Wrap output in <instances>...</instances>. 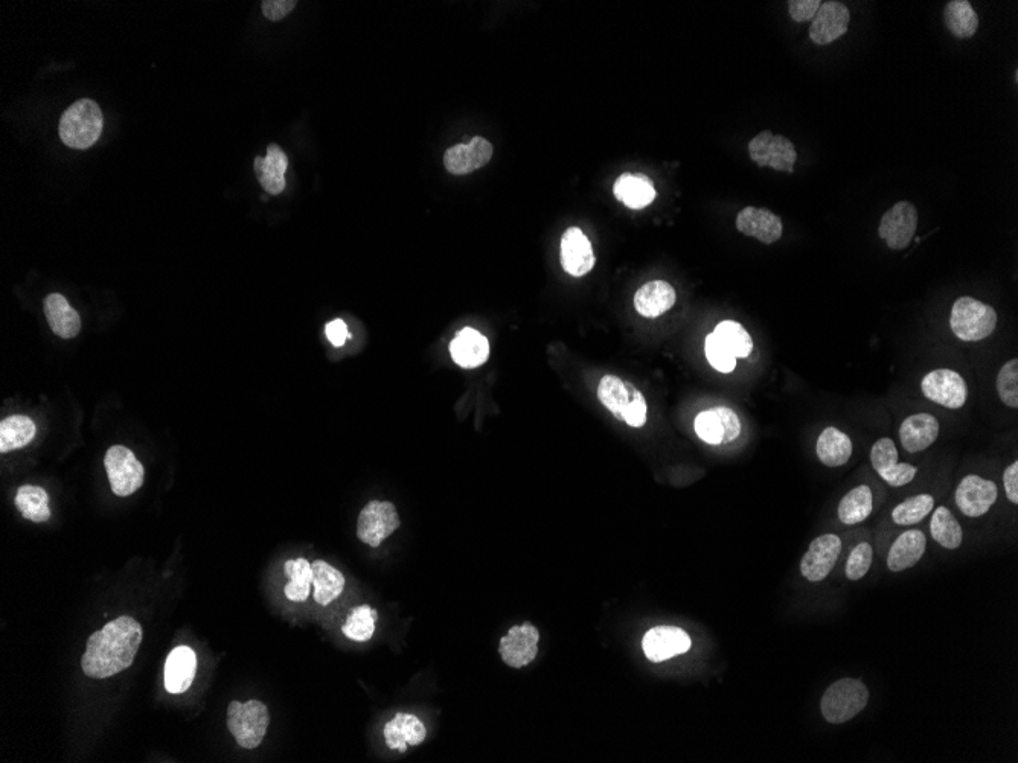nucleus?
Returning a JSON list of instances; mask_svg holds the SVG:
<instances>
[{"instance_id":"43","label":"nucleus","mask_w":1018,"mask_h":763,"mask_svg":"<svg viewBox=\"0 0 1018 763\" xmlns=\"http://www.w3.org/2000/svg\"><path fill=\"white\" fill-rule=\"evenodd\" d=\"M705 354L712 368L723 374H730L737 368V358L730 354L714 333L706 337Z\"/></svg>"},{"instance_id":"48","label":"nucleus","mask_w":1018,"mask_h":763,"mask_svg":"<svg viewBox=\"0 0 1018 763\" xmlns=\"http://www.w3.org/2000/svg\"><path fill=\"white\" fill-rule=\"evenodd\" d=\"M325 334H327V339L330 340L331 345L336 346V348H340V346L345 345L346 340H348V326H346V323L343 322V320H333V322H330L327 326H325Z\"/></svg>"},{"instance_id":"5","label":"nucleus","mask_w":1018,"mask_h":763,"mask_svg":"<svg viewBox=\"0 0 1018 763\" xmlns=\"http://www.w3.org/2000/svg\"><path fill=\"white\" fill-rule=\"evenodd\" d=\"M950 326L958 339L980 342L990 337L997 326V313L990 305L974 297H959L951 310Z\"/></svg>"},{"instance_id":"30","label":"nucleus","mask_w":1018,"mask_h":763,"mask_svg":"<svg viewBox=\"0 0 1018 763\" xmlns=\"http://www.w3.org/2000/svg\"><path fill=\"white\" fill-rule=\"evenodd\" d=\"M615 197L630 209H644L656 200V188L647 176L642 174H622L616 180Z\"/></svg>"},{"instance_id":"9","label":"nucleus","mask_w":1018,"mask_h":763,"mask_svg":"<svg viewBox=\"0 0 1018 763\" xmlns=\"http://www.w3.org/2000/svg\"><path fill=\"white\" fill-rule=\"evenodd\" d=\"M400 524L397 509L391 502L375 500V502L368 503L360 512L359 521H357V537L362 543L375 549L386 538L391 537Z\"/></svg>"},{"instance_id":"45","label":"nucleus","mask_w":1018,"mask_h":763,"mask_svg":"<svg viewBox=\"0 0 1018 763\" xmlns=\"http://www.w3.org/2000/svg\"><path fill=\"white\" fill-rule=\"evenodd\" d=\"M820 5H822L820 0H791L788 2V11L794 22H808L814 19Z\"/></svg>"},{"instance_id":"40","label":"nucleus","mask_w":1018,"mask_h":763,"mask_svg":"<svg viewBox=\"0 0 1018 763\" xmlns=\"http://www.w3.org/2000/svg\"><path fill=\"white\" fill-rule=\"evenodd\" d=\"M724 348L735 358H747L753 349V340L746 328L734 320H724L714 331Z\"/></svg>"},{"instance_id":"23","label":"nucleus","mask_w":1018,"mask_h":763,"mask_svg":"<svg viewBox=\"0 0 1018 763\" xmlns=\"http://www.w3.org/2000/svg\"><path fill=\"white\" fill-rule=\"evenodd\" d=\"M939 436L938 419L929 413H918L904 419L900 427V441L907 453H921L935 444Z\"/></svg>"},{"instance_id":"24","label":"nucleus","mask_w":1018,"mask_h":763,"mask_svg":"<svg viewBox=\"0 0 1018 763\" xmlns=\"http://www.w3.org/2000/svg\"><path fill=\"white\" fill-rule=\"evenodd\" d=\"M197 671V655L188 646H179L168 655L165 663V689L173 695L186 692Z\"/></svg>"},{"instance_id":"36","label":"nucleus","mask_w":1018,"mask_h":763,"mask_svg":"<svg viewBox=\"0 0 1018 763\" xmlns=\"http://www.w3.org/2000/svg\"><path fill=\"white\" fill-rule=\"evenodd\" d=\"M872 508H874V497H872L871 488L868 485H860L843 497L837 514L843 524L852 526V524L865 521L871 515Z\"/></svg>"},{"instance_id":"4","label":"nucleus","mask_w":1018,"mask_h":763,"mask_svg":"<svg viewBox=\"0 0 1018 763\" xmlns=\"http://www.w3.org/2000/svg\"><path fill=\"white\" fill-rule=\"evenodd\" d=\"M868 701L869 690L862 681L843 678L823 693L820 710L830 724H843L863 712Z\"/></svg>"},{"instance_id":"44","label":"nucleus","mask_w":1018,"mask_h":763,"mask_svg":"<svg viewBox=\"0 0 1018 763\" xmlns=\"http://www.w3.org/2000/svg\"><path fill=\"white\" fill-rule=\"evenodd\" d=\"M874 559V550L869 543H860L854 547L846 562V578L849 581H860L868 575Z\"/></svg>"},{"instance_id":"18","label":"nucleus","mask_w":1018,"mask_h":763,"mask_svg":"<svg viewBox=\"0 0 1018 763\" xmlns=\"http://www.w3.org/2000/svg\"><path fill=\"white\" fill-rule=\"evenodd\" d=\"M851 13L842 2H822L810 26L811 42L819 46L830 45L848 31Z\"/></svg>"},{"instance_id":"14","label":"nucleus","mask_w":1018,"mask_h":763,"mask_svg":"<svg viewBox=\"0 0 1018 763\" xmlns=\"http://www.w3.org/2000/svg\"><path fill=\"white\" fill-rule=\"evenodd\" d=\"M842 553V540L837 535L825 534L810 544L801 561V573L810 582L828 578Z\"/></svg>"},{"instance_id":"31","label":"nucleus","mask_w":1018,"mask_h":763,"mask_svg":"<svg viewBox=\"0 0 1018 763\" xmlns=\"http://www.w3.org/2000/svg\"><path fill=\"white\" fill-rule=\"evenodd\" d=\"M816 453L826 467H843L852 456L851 439L839 428H825L817 439Z\"/></svg>"},{"instance_id":"3","label":"nucleus","mask_w":1018,"mask_h":763,"mask_svg":"<svg viewBox=\"0 0 1018 763\" xmlns=\"http://www.w3.org/2000/svg\"><path fill=\"white\" fill-rule=\"evenodd\" d=\"M598 398L616 419L627 422L630 427L641 428L647 424V401L633 384L615 375H606L599 383Z\"/></svg>"},{"instance_id":"37","label":"nucleus","mask_w":1018,"mask_h":763,"mask_svg":"<svg viewBox=\"0 0 1018 763\" xmlns=\"http://www.w3.org/2000/svg\"><path fill=\"white\" fill-rule=\"evenodd\" d=\"M930 532H932L933 540L939 546L948 550L959 549L962 540H964L961 524L951 514L950 509L945 508V506H939L933 512L932 521H930Z\"/></svg>"},{"instance_id":"6","label":"nucleus","mask_w":1018,"mask_h":763,"mask_svg":"<svg viewBox=\"0 0 1018 763\" xmlns=\"http://www.w3.org/2000/svg\"><path fill=\"white\" fill-rule=\"evenodd\" d=\"M270 724L269 709L261 701L250 700L247 703L232 701L228 707L229 732L237 744L246 750L260 747L266 738Z\"/></svg>"},{"instance_id":"17","label":"nucleus","mask_w":1018,"mask_h":763,"mask_svg":"<svg viewBox=\"0 0 1018 763\" xmlns=\"http://www.w3.org/2000/svg\"><path fill=\"white\" fill-rule=\"evenodd\" d=\"M691 645V637L677 626H656L651 628L642 640L645 655L653 663L686 654Z\"/></svg>"},{"instance_id":"22","label":"nucleus","mask_w":1018,"mask_h":763,"mask_svg":"<svg viewBox=\"0 0 1018 763\" xmlns=\"http://www.w3.org/2000/svg\"><path fill=\"white\" fill-rule=\"evenodd\" d=\"M737 229L741 234L756 238L762 244H773L781 240L784 226L781 218L769 209L747 206L738 214Z\"/></svg>"},{"instance_id":"35","label":"nucleus","mask_w":1018,"mask_h":763,"mask_svg":"<svg viewBox=\"0 0 1018 763\" xmlns=\"http://www.w3.org/2000/svg\"><path fill=\"white\" fill-rule=\"evenodd\" d=\"M284 573L289 582L284 587L285 596L292 602H305L313 585V567L305 558L285 562Z\"/></svg>"},{"instance_id":"8","label":"nucleus","mask_w":1018,"mask_h":763,"mask_svg":"<svg viewBox=\"0 0 1018 763\" xmlns=\"http://www.w3.org/2000/svg\"><path fill=\"white\" fill-rule=\"evenodd\" d=\"M749 154L758 167H770L784 173H793L794 163L798 160L793 142L785 136L773 135L769 130L761 131L750 141Z\"/></svg>"},{"instance_id":"46","label":"nucleus","mask_w":1018,"mask_h":763,"mask_svg":"<svg viewBox=\"0 0 1018 763\" xmlns=\"http://www.w3.org/2000/svg\"><path fill=\"white\" fill-rule=\"evenodd\" d=\"M295 0H266L261 4L264 16L272 22L284 19L287 14L292 13L296 7Z\"/></svg>"},{"instance_id":"15","label":"nucleus","mask_w":1018,"mask_h":763,"mask_svg":"<svg viewBox=\"0 0 1018 763\" xmlns=\"http://www.w3.org/2000/svg\"><path fill=\"white\" fill-rule=\"evenodd\" d=\"M999 497V489L991 480L979 476H967L956 489V505L962 514L971 518H979L993 508Z\"/></svg>"},{"instance_id":"34","label":"nucleus","mask_w":1018,"mask_h":763,"mask_svg":"<svg viewBox=\"0 0 1018 763\" xmlns=\"http://www.w3.org/2000/svg\"><path fill=\"white\" fill-rule=\"evenodd\" d=\"M945 25L958 39H970L979 28V17L968 0H951L945 5Z\"/></svg>"},{"instance_id":"41","label":"nucleus","mask_w":1018,"mask_h":763,"mask_svg":"<svg viewBox=\"0 0 1018 763\" xmlns=\"http://www.w3.org/2000/svg\"><path fill=\"white\" fill-rule=\"evenodd\" d=\"M935 508V499L930 494H919L904 500L892 511V520L898 526H912L929 517Z\"/></svg>"},{"instance_id":"25","label":"nucleus","mask_w":1018,"mask_h":763,"mask_svg":"<svg viewBox=\"0 0 1018 763\" xmlns=\"http://www.w3.org/2000/svg\"><path fill=\"white\" fill-rule=\"evenodd\" d=\"M450 354L461 368H479L490 357V343L487 337L476 329L464 328L450 343Z\"/></svg>"},{"instance_id":"28","label":"nucleus","mask_w":1018,"mask_h":763,"mask_svg":"<svg viewBox=\"0 0 1018 763\" xmlns=\"http://www.w3.org/2000/svg\"><path fill=\"white\" fill-rule=\"evenodd\" d=\"M45 314L52 331L61 339H74L80 333V316L61 294L54 293L46 297Z\"/></svg>"},{"instance_id":"20","label":"nucleus","mask_w":1018,"mask_h":763,"mask_svg":"<svg viewBox=\"0 0 1018 763\" xmlns=\"http://www.w3.org/2000/svg\"><path fill=\"white\" fill-rule=\"evenodd\" d=\"M493 151V145L484 138H473L467 145H455L445 151V170L455 176L473 173L490 162Z\"/></svg>"},{"instance_id":"13","label":"nucleus","mask_w":1018,"mask_h":763,"mask_svg":"<svg viewBox=\"0 0 1018 763\" xmlns=\"http://www.w3.org/2000/svg\"><path fill=\"white\" fill-rule=\"evenodd\" d=\"M540 633L532 623L513 626L500 640L499 654L509 668L522 669L535 660Z\"/></svg>"},{"instance_id":"27","label":"nucleus","mask_w":1018,"mask_h":763,"mask_svg":"<svg viewBox=\"0 0 1018 763\" xmlns=\"http://www.w3.org/2000/svg\"><path fill=\"white\" fill-rule=\"evenodd\" d=\"M677 294L673 285L665 281H653L642 285L634 294V307L641 316L656 319L676 304Z\"/></svg>"},{"instance_id":"2","label":"nucleus","mask_w":1018,"mask_h":763,"mask_svg":"<svg viewBox=\"0 0 1018 763\" xmlns=\"http://www.w3.org/2000/svg\"><path fill=\"white\" fill-rule=\"evenodd\" d=\"M104 116L92 99H80L61 116L60 139L74 150H87L100 139Z\"/></svg>"},{"instance_id":"32","label":"nucleus","mask_w":1018,"mask_h":763,"mask_svg":"<svg viewBox=\"0 0 1018 763\" xmlns=\"http://www.w3.org/2000/svg\"><path fill=\"white\" fill-rule=\"evenodd\" d=\"M311 567H313L314 601L327 607L343 593L345 578L339 570L322 559L314 561Z\"/></svg>"},{"instance_id":"1","label":"nucleus","mask_w":1018,"mask_h":763,"mask_svg":"<svg viewBox=\"0 0 1018 763\" xmlns=\"http://www.w3.org/2000/svg\"><path fill=\"white\" fill-rule=\"evenodd\" d=\"M141 642L142 626L132 617H118L90 636L81 668L95 680L113 677L132 666Z\"/></svg>"},{"instance_id":"21","label":"nucleus","mask_w":1018,"mask_h":763,"mask_svg":"<svg viewBox=\"0 0 1018 763\" xmlns=\"http://www.w3.org/2000/svg\"><path fill=\"white\" fill-rule=\"evenodd\" d=\"M389 750L406 753L407 748L423 744L427 738L424 722L413 713L400 712L383 728Z\"/></svg>"},{"instance_id":"10","label":"nucleus","mask_w":1018,"mask_h":763,"mask_svg":"<svg viewBox=\"0 0 1018 763\" xmlns=\"http://www.w3.org/2000/svg\"><path fill=\"white\" fill-rule=\"evenodd\" d=\"M918 229V211L910 202H898L883 215L878 227L881 240L892 250H904L912 244Z\"/></svg>"},{"instance_id":"29","label":"nucleus","mask_w":1018,"mask_h":763,"mask_svg":"<svg viewBox=\"0 0 1018 763\" xmlns=\"http://www.w3.org/2000/svg\"><path fill=\"white\" fill-rule=\"evenodd\" d=\"M289 168V159L278 145L272 144L267 148L266 159L257 157L255 159V173L261 186L269 194L278 195L285 188V171Z\"/></svg>"},{"instance_id":"12","label":"nucleus","mask_w":1018,"mask_h":763,"mask_svg":"<svg viewBox=\"0 0 1018 763\" xmlns=\"http://www.w3.org/2000/svg\"><path fill=\"white\" fill-rule=\"evenodd\" d=\"M695 433L709 445H723L735 441L741 433V421L729 407H714L695 418Z\"/></svg>"},{"instance_id":"38","label":"nucleus","mask_w":1018,"mask_h":763,"mask_svg":"<svg viewBox=\"0 0 1018 763\" xmlns=\"http://www.w3.org/2000/svg\"><path fill=\"white\" fill-rule=\"evenodd\" d=\"M14 502H16L17 509L22 512L26 520L34 521V523H43V521H48L49 517H51L48 492L40 488V486H20Z\"/></svg>"},{"instance_id":"47","label":"nucleus","mask_w":1018,"mask_h":763,"mask_svg":"<svg viewBox=\"0 0 1018 763\" xmlns=\"http://www.w3.org/2000/svg\"><path fill=\"white\" fill-rule=\"evenodd\" d=\"M1003 486H1005L1006 497L1012 505L1018 503V462L1012 463L1003 474Z\"/></svg>"},{"instance_id":"16","label":"nucleus","mask_w":1018,"mask_h":763,"mask_svg":"<svg viewBox=\"0 0 1018 763\" xmlns=\"http://www.w3.org/2000/svg\"><path fill=\"white\" fill-rule=\"evenodd\" d=\"M871 462L878 476L887 485L900 488L915 479L918 468L909 463H898L897 445L892 439H878L871 450Z\"/></svg>"},{"instance_id":"26","label":"nucleus","mask_w":1018,"mask_h":763,"mask_svg":"<svg viewBox=\"0 0 1018 763\" xmlns=\"http://www.w3.org/2000/svg\"><path fill=\"white\" fill-rule=\"evenodd\" d=\"M927 540L924 532L918 529L907 530L895 540L887 555V567L890 572L900 573L912 569L921 561L926 553Z\"/></svg>"},{"instance_id":"42","label":"nucleus","mask_w":1018,"mask_h":763,"mask_svg":"<svg viewBox=\"0 0 1018 763\" xmlns=\"http://www.w3.org/2000/svg\"><path fill=\"white\" fill-rule=\"evenodd\" d=\"M997 393L1005 406L1011 409L1018 407V360L1012 358L1003 364L997 375Z\"/></svg>"},{"instance_id":"33","label":"nucleus","mask_w":1018,"mask_h":763,"mask_svg":"<svg viewBox=\"0 0 1018 763\" xmlns=\"http://www.w3.org/2000/svg\"><path fill=\"white\" fill-rule=\"evenodd\" d=\"M37 428L28 416L14 415L0 424V453H10L31 444L36 438Z\"/></svg>"},{"instance_id":"19","label":"nucleus","mask_w":1018,"mask_h":763,"mask_svg":"<svg viewBox=\"0 0 1018 763\" xmlns=\"http://www.w3.org/2000/svg\"><path fill=\"white\" fill-rule=\"evenodd\" d=\"M561 265L574 278H583L595 267L592 243L580 227H570L561 238Z\"/></svg>"},{"instance_id":"11","label":"nucleus","mask_w":1018,"mask_h":763,"mask_svg":"<svg viewBox=\"0 0 1018 763\" xmlns=\"http://www.w3.org/2000/svg\"><path fill=\"white\" fill-rule=\"evenodd\" d=\"M922 393L933 403L956 410L965 406L968 386L961 374L951 369H936L922 378Z\"/></svg>"},{"instance_id":"39","label":"nucleus","mask_w":1018,"mask_h":763,"mask_svg":"<svg viewBox=\"0 0 1018 763\" xmlns=\"http://www.w3.org/2000/svg\"><path fill=\"white\" fill-rule=\"evenodd\" d=\"M377 620V610L369 605L354 607L349 611L345 625L342 626L343 636L353 642H369L374 637Z\"/></svg>"},{"instance_id":"7","label":"nucleus","mask_w":1018,"mask_h":763,"mask_svg":"<svg viewBox=\"0 0 1018 763\" xmlns=\"http://www.w3.org/2000/svg\"><path fill=\"white\" fill-rule=\"evenodd\" d=\"M104 465H106L112 491L118 497H129L133 492L138 491L144 483V465L127 447L115 445V447L109 448L106 457H104Z\"/></svg>"}]
</instances>
